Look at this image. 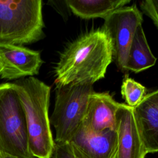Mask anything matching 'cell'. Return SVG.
I'll return each instance as SVG.
<instances>
[{
	"label": "cell",
	"instance_id": "5b68a950",
	"mask_svg": "<svg viewBox=\"0 0 158 158\" xmlns=\"http://www.w3.org/2000/svg\"><path fill=\"white\" fill-rule=\"evenodd\" d=\"M93 85L70 83L56 86L54 110L49 118L56 130L54 142L69 143L83 123Z\"/></svg>",
	"mask_w": 158,
	"mask_h": 158
},
{
	"label": "cell",
	"instance_id": "4fadbf2b",
	"mask_svg": "<svg viewBox=\"0 0 158 158\" xmlns=\"http://www.w3.org/2000/svg\"><path fill=\"white\" fill-rule=\"evenodd\" d=\"M156 62V58L149 48L142 25H139L128 49L126 70L138 73L152 67Z\"/></svg>",
	"mask_w": 158,
	"mask_h": 158
},
{
	"label": "cell",
	"instance_id": "7c38bea8",
	"mask_svg": "<svg viewBox=\"0 0 158 158\" xmlns=\"http://www.w3.org/2000/svg\"><path fill=\"white\" fill-rule=\"evenodd\" d=\"M130 0H67L65 3L70 10L83 19L103 18L114 10L124 7Z\"/></svg>",
	"mask_w": 158,
	"mask_h": 158
},
{
	"label": "cell",
	"instance_id": "9c48e42d",
	"mask_svg": "<svg viewBox=\"0 0 158 158\" xmlns=\"http://www.w3.org/2000/svg\"><path fill=\"white\" fill-rule=\"evenodd\" d=\"M117 151L115 158H145L148 154L135 120L133 107L121 103L116 113Z\"/></svg>",
	"mask_w": 158,
	"mask_h": 158
},
{
	"label": "cell",
	"instance_id": "5bb4252c",
	"mask_svg": "<svg viewBox=\"0 0 158 158\" xmlns=\"http://www.w3.org/2000/svg\"><path fill=\"white\" fill-rule=\"evenodd\" d=\"M121 94L126 104L134 107L137 106L147 94L146 88L133 78L125 77L121 86Z\"/></svg>",
	"mask_w": 158,
	"mask_h": 158
},
{
	"label": "cell",
	"instance_id": "8992f818",
	"mask_svg": "<svg viewBox=\"0 0 158 158\" xmlns=\"http://www.w3.org/2000/svg\"><path fill=\"white\" fill-rule=\"evenodd\" d=\"M143 15L135 5L119 8L104 19L102 28L108 36L114 60L118 69L125 72L128 49Z\"/></svg>",
	"mask_w": 158,
	"mask_h": 158
},
{
	"label": "cell",
	"instance_id": "30bf717a",
	"mask_svg": "<svg viewBox=\"0 0 158 158\" xmlns=\"http://www.w3.org/2000/svg\"><path fill=\"white\" fill-rule=\"evenodd\" d=\"M133 110L147 153L158 152V89L147 93Z\"/></svg>",
	"mask_w": 158,
	"mask_h": 158
},
{
	"label": "cell",
	"instance_id": "52a82bcc",
	"mask_svg": "<svg viewBox=\"0 0 158 158\" xmlns=\"http://www.w3.org/2000/svg\"><path fill=\"white\" fill-rule=\"evenodd\" d=\"M43 63L40 52L0 42V78L7 80L38 75Z\"/></svg>",
	"mask_w": 158,
	"mask_h": 158
},
{
	"label": "cell",
	"instance_id": "9a60e30c",
	"mask_svg": "<svg viewBox=\"0 0 158 158\" xmlns=\"http://www.w3.org/2000/svg\"><path fill=\"white\" fill-rule=\"evenodd\" d=\"M143 11L149 17L158 28V0H146L140 2Z\"/></svg>",
	"mask_w": 158,
	"mask_h": 158
},
{
	"label": "cell",
	"instance_id": "ba28073f",
	"mask_svg": "<svg viewBox=\"0 0 158 158\" xmlns=\"http://www.w3.org/2000/svg\"><path fill=\"white\" fill-rule=\"evenodd\" d=\"M117 143L116 130L95 132L83 125L69 142L77 158H115Z\"/></svg>",
	"mask_w": 158,
	"mask_h": 158
},
{
	"label": "cell",
	"instance_id": "e0dca14e",
	"mask_svg": "<svg viewBox=\"0 0 158 158\" xmlns=\"http://www.w3.org/2000/svg\"><path fill=\"white\" fill-rule=\"evenodd\" d=\"M1 158H20L17 156H14L7 153H1Z\"/></svg>",
	"mask_w": 158,
	"mask_h": 158
},
{
	"label": "cell",
	"instance_id": "2e32d148",
	"mask_svg": "<svg viewBox=\"0 0 158 158\" xmlns=\"http://www.w3.org/2000/svg\"><path fill=\"white\" fill-rule=\"evenodd\" d=\"M51 158H77L72 151L69 143H56Z\"/></svg>",
	"mask_w": 158,
	"mask_h": 158
},
{
	"label": "cell",
	"instance_id": "ac0fdd59",
	"mask_svg": "<svg viewBox=\"0 0 158 158\" xmlns=\"http://www.w3.org/2000/svg\"><path fill=\"white\" fill-rule=\"evenodd\" d=\"M0 158H1V152H0Z\"/></svg>",
	"mask_w": 158,
	"mask_h": 158
},
{
	"label": "cell",
	"instance_id": "277c9868",
	"mask_svg": "<svg viewBox=\"0 0 158 158\" xmlns=\"http://www.w3.org/2000/svg\"><path fill=\"white\" fill-rule=\"evenodd\" d=\"M0 152L33 158L28 148L25 111L14 83L0 84Z\"/></svg>",
	"mask_w": 158,
	"mask_h": 158
},
{
	"label": "cell",
	"instance_id": "7a4b0ae2",
	"mask_svg": "<svg viewBox=\"0 0 158 158\" xmlns=\"http://www.w3.org/2000/svg\"><path fill=\"white\" fill-rule=\"evenodd\" d=\"M14 84L26 116L31 155L51 158L55 142L48 114L51 87L34 77L21 78Z\"/></svg>",
	"mask_w": 158,
	"mask_h": 158
},
{
	"label": "cell",
	"instance_id": "8fae6325",
	"mask_svg": "<svg viewBox=\"0 0 158 158\" xmlns=\"http://www.w3.org/2000/svg\"><path fill=\"white\" fill-rule=\"evenodd\" d=\"M121 103L115 101L108 92H93L82 125L95 132L106 130H116V113Z\"/></svg>",
	"mask_w": 158,
	"mask_h": 158
},
{
	"label": "cell",
	"instance_id": "3957f363",
	"mask_svg": "<svg viewBox=\"0 0 158 158\" xmlns=\"http://www.w3.org/2000/svg\"><path fill=\"white\" fill-rule=\"evenodd\" d=\"M41 0H0V42L22 46L44 37Z\"/></svg>",
	"mask_w": 158,
	"mask_h": 158
},
{
	"label": "cell",
	"instance_id": "6da1fadb",
	"mask_svg": "<svg viewBox=\"0 0 158 158\" xmlns=\"http://www.w3.org/2000/svg\"><path fill=\"white\" fill-rule=\"evenodd\" d=\"M113 60L108 36L98 29L80 36L60 54L55 68L56 86L70 83L91 85L104 78Z\"/></svg>",
	"mask_w": 158,
	"mask_h": 158
}]
</instances>
